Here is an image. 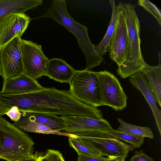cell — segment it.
I'll use <instances>...</instances> for the list:
<instances>
[{"label":"cell","mask_w":161,"mask_h":161,"mask_svg":"<svg viewBox=\"0 0 161 161\" xmlns=\"http://www.w3.org/2000/svg\"><path fill=\"white\" fill-rule=\"evenodd\" d=\"M96 72L103 105L117 111L124 109L127 106V97L118 79L106 70Z\"/></svg>","instance_id":"obj_6"},{"label":"cell","mask_w":161,"mask_h":161,"mask_svg":"<svg viewBox=\"0 0 161 161\" xmlns=\"http://www.w3.org/2000/svg\"><path fill=\"white\" fill-rule=\"evenodd\" d=\"M112 10V15L106 34L101 41L95 45V48L97 53L103 57L108 51L110 43L114 33L116 23L117 15V6L114 0L109 1Z\"/></svg>","instance_id":"obj_18"},{"label":"cell","mask_w":161,"mask_h":161,"mask_svg":"<svg viewBox=\"0 0 161 161\" xmlns=\"http://www.w3.org/2000/svg\"><path fill=\"white\" fill-rule=\"evenodd\" d=\"M142 73L146 77L149 87L153 92L157 103L161 107V64L155 66L147 64Z\"/></svg>","instance_id":"obj_17"},{"label":"cell","mask_w":161,"mask_h":161,"mask_svg":"<svg viewBox=\"0 0 161 161\" xmlns=\"http://www.w3.org/2000/svg\"><path fill=\"white\" fill-rule=\"evenodd\" d=\"M130 161H153V159L143 153L136 154L131 158Z\"/></svg>","instance_id":"obj_27"},{"label":"cell","mask_w":161,"mask_h":161,"mask_svg":"<svg viewBox=\"0 0 161 161\" xmlns=\"http://www.w3.org/2000/svg\"><path fill=\"white\" fill-rule=\"evenodd\" d=\"M69 84V92L78 101L95 107L103 105L96 72L76 70Z\"/></svg>","instance_id":"obj_4"},{"label":"cell","mask_w":161,"mask_h":161,"mask_svg":"<svg viewBox=\"0 0 161 161\" xmlns=\"http://www.w3.org/2000/svg\"><path fill=\"white\" fill-rule=\"evenodd\" d=\"M123 11L128 31V45L125 62L116 69L118 75L125 79L142 72L147 64L142 56L141 43L140 22L135 7L130 3L123 4Z\"/></svg>","instance_id":"obj_2"},{"label":"cell","mask_w":161,"mask_h":161,"mask_svg":"<svg viewBox=\"0 0 161 161\" xmlns=\"http://www.w3.org/2000/svg\"><path fill=\"white\" fill-rule=\"evenodd\" d=\"M21 53L24 73L36 79L43 75L49 59L45 56L41 45L21 39Z\"/></svg>","instance_id":"obj_9"},{"label":"cell","mask_w":161,"mask_h":161,"mask_svg":"<svg viewBox=\"0 0 161 161\" xmlns=\"http://www.w3.org/2000/svg\"><path fill=\"white\" fill-rule=\"evenodd\" d=\"M123 4L117 6V15L115 30L108 51L110 58L119 67L125 61L128 45V31L123 11Z\"/></svg>","instance_id":"obj_8"},{"label":"cell","mask_w":161,"mask_h":161,"mask_svg":"<svg viewBox=\"0 0 161 161\" xmlns=\"http://www.w3.org/2000/svg\"><path fill=\"white\" fill-rule=\"evenodd\" d=\"M38 161H65L62 155L58 150L48 149L46 154L40 157Z\"/></svg>","instance_id":"obj_24"},{"label":"cell","mask_w":161,"mask_h":161,"mask_svg":"<svg viewBox=\"0 0 161 161\" xmlns=\"http://www.w3.org/2000/svg\"><path fill=\"white\" fill-rule=\"evenodd\" d=\"M20 121L42 124L57 131L63 130L65 125L63 120L56 115L33 112H22Z\"/></svg>","instance_id":"obj_15"},{"label":"cell","mask_w":161,"mask_h":161,"mask_svg":"<svg viewBox=\"0 0 161 161\" xmlns=\"http://www.w3.org/2000/svg\"><path fill=\"white\" fill-rule=\"evenodd\" d=\"M36 79L25 74L16 77L4 80L0 94L13 95L29 93L43 88Z\"/></svg>","instance_id":"obj_12"},{"label":"cell","mask_w":161,"mask_h":161,"mask_svg":"<svg viewBox=\"0 0 161 161\" xmlns=\"http://www.w3.org/2000/svg\"><path fill=\"white\" fill-rule=\"evenodd\" d=\"M13 125L22 131L47 134H56L67 136L71 138L77 137V136L75 135L55 131L46 125L35 122H25L18 120L14 122Z\"/></svg>","instance_id":"obj_19"},{"label":"cell","mask_w":161,"mask_h":161,"mask_svg":"<svg viewBox=\"0 0 161 161\" xmlns=\"http://www.w3.org/2000/svg\"><path fill=\"white\" fill-rule=\"evenodd\" d=\"M40 156L41 155L36 152L33 155L17 161H38Z\"/></svg>","instance_id":"obj_29"},{"label":"cell","mask_w":161,"mask_h":161,"mask_svg":"<svg viewBox=\"0 0 161 161\" xmlns=\"http://www.w3.org/2000/svg\"><path fill=\"white\" fill-rule=\"evenodd\" d=\"M76 71L63 60L53 58L49 59L43 75L60 83L69 84Z\"/></svg>","instance_id":"obj_14"},{"label":"cell","mask_w":161,"mask_h":161,"mask_svg":"<svg viewBox=\"0 0 161 161\" xmlns=\"http://www.w3.org/2000/svg\"><path fill=\"white\" fill-rule=\"evenodd\" d=\"M2 74V71H1V68L0 65V75H1Z\"/></svg>","instance_id":"obj_30"},{"label":"cell","mask_w":161,"mask_h":161,"mask_svg":"<svg viewBox=\"0 0 161 161\" xmlns=\"http://www.w3.org/2000/svg\"><path fill=\"white\" fill-rule=\"evenodd\" d=\"M64 121L65 133H76L91 131L108 132L113 130L108 121L103 119H97L79 116H61Z\"/></svg>","instance_id":"obj_11"},{"label":"cell","mask_w":161,"mask_h":161,"mask_svg":"<svg viewBox=\"0 0 161 161\" xmlns=\"http://www.w3.org/2000/svg\"><path fill=\"white\" fill-rule=\"evenodd\" d=\"M77 137L91 143L102 156L127 155L136 147L125 143L107 132L91 131L75 134Z\"/></svg>","instance_id":"obj_5"},{"label":"cell","mask_w":161,"mask_h":161,"mask_svg":"<svg viewBox=\"0 0 161 161\" xmlns=\"http://www.w3.org/2000/svg\"><path fill=\"white\" fill-rule=\"evenodd\" d=\"M5 114L8 116L12 120L16 122L20 119L21 113L19 111L17 107L15 106L12 107Z\"/></svg>","instance_id":"obj_26"},{"label":"cell","mask_w":161,"mask_h":161,"mask_svg":"<svg viewBox=\"0 0 161 161\" xmlns=\"http://www.w3.org/2000/svg\"><path fill=\"white\" fill-rule=\"evenodd\" d=\"M15 37L0 49V65L4 80L25 74L21 53V39Z\"/></svg>","instance_id":"obj_7"},{"label":"cell","mask_w":161,"mask_h":161,"mask_svg":"<svg viewBox=\"0 0 161 161\" xmlns=\"http://www.w3.org/2000/svg\"><path fill=\"white\" fill-rule=\"evenodd\" d=\"M120 125L116 130L131 134L142 137L153 139L154 136L150 128L135 125L128 123L120 118L118 119Z\"/></svg>","instance_id":"obj_21"},{"label":"cell","mask_w":161,"mask_h":161,"mask_svg":"<svg viewBox=\"0 0 161 161\" xmlns=\"http://www.w3.org/2000/svg\"><path fill=\"white\" fill-rule=\"evenodd\" d=\"M107 132L110 135L131 144L136 147L139 148L144 143V138L131 134L114 129Z\"/></svg>","instance_id":"obj_22"},{"label":"cell","mask_w":161,"mask_h":161,"mask_svg":"<svg viewBox=\"0 0 161 161\" xmlns=\"http://www.w3.org/2000/svg\"><path fill=\"white\" fill-rule=\"evenodd\" d=\"M129 80L133 86L141 92L147 100L152 110L161 135V111L157 107L155 98L149 87L146 77L142 72H139L130 76Z\"/></svg>","instance_id":"obj_13"},{"label":"cell","mask_w":161,"mask_h":161,"mask_svg":"<svg viewBox=\"0 0 161 161\" xmlns=\"http://www.w3.org/2000/svg\"><path fill=\"white\" fill-rule=\"evenodd\" d=\"M46 17L53 19L75 36L79 47L85 57L86 63L85 69L91 70L103 62V58L97 53L95 45L90 41L87 27L76 22L71 17L67 10L65 0L53 1L50 8L38 18Z\"/></svg>","instance_id":"obj_1"},{"label":"cell","mask_w":161,"mask_h":161,"mask_svg":"<svg viewBox=\"0 0 161 161\" xmlns=\"http://www.w3.org/2000/svg\"><path fill=\"white\" fill-rule=\"evenodd\" d=\"M30 136L0 116V159L17 161L33 154Z\"/></svg>","instance_id":"obj_3"},{"label":"cell","mask_w":161,"mask_h":161,"mask_svg":"<svg viewBox=\"0 0 161 161\" xmlns=\"http://www.w3.org/2000/svg\"><path fill=\"white\" fill-rule=\"evenodd\" d=\"M31 20L24 13H12L0 18V49L15 37H21Z\"/></svg>","instance_id":"obj_10"},{"label":"cell","mask_w":161,"mask_h":161,"mask_svg":"<svg viewBox=\"0 0 161 161\" xmlns=\"http://www.w3.org/2000/svg\"><path fill=\"white\" fill-rule=\"evenodd\" d=\"M42 2V0H0V18L12 13H24Z\"/></svg>","instance_id":"obj_16"},{"label":"cell","mask_w":161,"mask_h":161,"mask_svg":"<svg viewBox=\"0 0 161 161\" xmlns=\"http://www.w3.org/2000/svg\"><path fill=\"white\" fill-rule=\"evenodd\" d=\"M69 146L74 149L78 154L93 156H102L90 142L77 137L76 138L69 137Z\"/></svg>","instance_id":"obj_20"},{"label":"cell","mask_w":161,"mask_h":161,"mask_svg":"<svg viewBox=\"0 0 161 161\" xmlns=\"http://www.w3.org/2000/svg\"><path fill=\"white\" fill-rule=\"evenodd\" d=\"M106 158L101 156L87 155L82 154H78V161H105Z\"/></svg>","instance_id":"obj_25"},{"label":"cell","mask_w":161,"mask_h":161,"mask_svg":"<svg viewBox=\"0 0 161 161\" xmlns=\"http://www.w3.org/2000/svg\"><path fill=\"white\" fill-rule=\"evenodd\" d=\"M138 4L151 14L161 26V14L160 11L153 3L147 0H139Z\"/></svg>","instance_id":"obj_23"},{"label":"cell","mask_w":161,"mask_h":161,"mask_svg":"<svg viewBox=\"0 0 161 161\" xmlns=\"http://www.w3.org/2000/svg\"><path fill=\"white\" fill-rule=\"evenodd\" d=\"M127 155L109 156L106 158L105 161H125Z\"/></svg>","instance_id":"obj_28"}]
</instances>
